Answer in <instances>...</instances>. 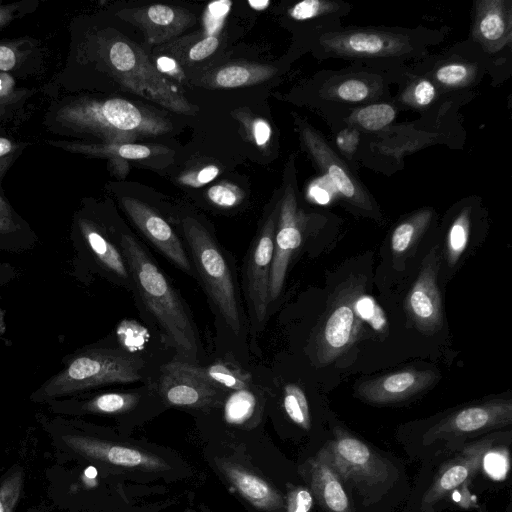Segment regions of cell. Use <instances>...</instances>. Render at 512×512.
<instances>
[{
  "label": "cell",
  "mask_w": 512,
  "mask_h": 512,
  "mask_svg": "<svg viewBox=\"0 0 512 512\" xmlns=\"http://www.w3.org/2000/svg\"><path fill=\"white\" fill-rule=\"evenodd\" d=\"M473 41L479 49L497 52L511 42V8L509 1H478L475 7Z\"/></svg>",
  "instance_id": "20"
},
{
  "label": "cell",
  "mask_w": 512,
  "mask_h": 512,
  "mask_svg": "<svg viewBox=\"0 0 512 512\" xmlns=\"http://www.w3.org/2000/svg\"><path fill=\"white\" fill-rule=\"evenodd\" d=\"M80 230L86 246L99 268L115 284L132 291V280L124 254L116 240L94 223L81 220Z\"/></svg>",
  "instance_id": "21"
},
{
  "label": "cell",
  "mask_w": 512,
  "mask_h": 512,
  "mask_svg": "<svg viewBox=\"0 0 512 512\" xmlns=\"http://www.w3.org/2000/svg\"><path fill=\"white\" fill-rule=\"evenodd\" d=\"M271 135V128L268 122L263 119H257L253 123V137L258 146L265 145Z\"/></svg>",
  "instance_id": "46"
},
{
  "label": "cell",
  "mask_w": 512,
  "mask_h": 512,
  "mask_svg": "<svg viewBox=\"0 0 512 512\" xmlns=\"http://www.w3.org/2000/svg\"><path fill=\"white\" fill-rule=\"evenodd\" d=\"M396 112V105L393 102H375L352 109L344 118V122L358 131L376 132L391 124Z\"/></svg>",
  "instance_id": "27"
},
{
  "label": "cell",
  "mask_w": 512,
  "mask_h": 512,
  "mask_svg": "<svg viewBox=\"0 0 512 512\" xmlns=\"http://www.w3.org/2000/svg\"><path fill=\"white\" fill-rule=\"evenodd\" d=\"M24 9V2L10 4L0 3V29L20 16Z\"/></svg>",
  "instance_id": "45"
},
{
  "label": "cell",
  "mask_w": 512,
  "mask_h": 512,
  "mask_svg": "<svg viewBox=\"0 0 512 512\" xmlns=\"http://www.w3.org/2000/svg\"><path fill=\"white\" fill-rule=\"evenodd\" d=\"M145 361L123 349H91L69 361L44 386L54 397L109 384H127L144 378Z\"/></svg>",
  "instance_id": "5"
},
{
  "label": "cell",
  "mask_w": 512,
  "mask_h": 512,
  "mask_svg": "<svg viewBox=\"0 0 512 512\" xmlns=\"http://www.w3.org/2000/svg\"><path fill=\"white\" fill-rule=\"evenodd\" d=\"M360 284L347 283L337 294L316 337V359L326 365L358 339L363 322L358 308Z\"/></svg>",
  "instance_id": "12"
},
{
  "label": "cell",
  "mask_w": 512,
  "mask_h": 512,
  "mask_svg": "<svg viewBox=\"0 0 512 512\" xmlns=\"http://www.w3.org/2000/svg\"><path fill=\"white\" fill-rule=\"evenodd\" d=\"M359 131L348 126L342 129L336 137V143L339 149L346 154H352L359 143Z\"/></svg>",
  "instance_id": "43"
},
{
  "label": "cell",
  "mask_w": 512,
  "mask_h": 512,
  "mask_svg": "<svg viewBox=\"0 0 512 512\" xmlns=\"http://www.w3.org/2000/svg\"><path fill=\"white\" fill-rule=\"evenodd\" d=\"M248 4L254 10L260 11V10L266 9L270 5V2L267 0H260V1L250 0V1H248Z\"/></svg>",
  "instance_id": "49"
},
{
  "label": "cell",
  "mask_w": 512,
  "mask_h": 512,
  "mask_svg": "<svg viewBox=\"0 0 512 512\" xmlns=\"http://www.w3.org/2000/svg\"><path fill=\"white\" fill-rule=\"evenodd\" d=\"M185 247L195 277L220 320L236 335L245 325L237 281L226 252L209 230L197 219L186 216L181 221Z\"/></svg>",
  "instance_id": "4"
},
{
  "label": "cell",
  "mask_w": 512,
  "mask_h": 512,
  "mask_svg": "<svg viewBox=\"0 0 512 512\" xmlns=\"http://www.w3.org/2000/svg\"><path fill=\"white\" fill-rule=\"evenodd\" d=\"M219 40L214 35H209L197 42L189 51V58L199 61L210 56L217 49Z\"/></svg>",
  "instance_id": "41"
},
{
  "label": "cell",
  "mask_w": 512,
  "mask_h": 512,
  "mask_svg": "<svg viewBox=\"0 0 512 512\" xmlns=\"http://www.w3.org/2000/svg\"><path fill=\"white\" fill-rule=\"evenodd\" d=\"M307 217L298 207L294 186L289 183L279 203L274 255L269 277V299L275 301L284 286L290 260L300 247Z\"/></svg>",
  "instance_id": "13"
},
{
  "label": "cell",
  "mask_w": 512,
  "mask_h": 512,
  "mask_svg": "<svg viewBox=\"0 0 512 512\" xmlns=\"http://www.w3.org/2000/svg\"><path fill=\"white\" fill-rule=\"evenodd\" d=\"M15 229V225L12 220H6L0 218V232H9Z\"/></svg>",
  "instance_id": "50"
},
{
  "label": "cell",
  "mask_w": 512,
  "mask_h": 512,
  "mask_svg": "<svg viewBox=\"0 0 512 512\" xmlns=\"http://www.w3.org/2000/svg\"><path fill=\"white\" fill-rule=\"evenodd\" d=\"M231 6L229 1L211 3L206 12V26L208 29L218 28Z\"/></svg>",
  "instance_id": "42"
},
{
  "label": "cell",
  "mask_w": 512,
  "mask_h": 512,
  "mask_svg": "<svg viewBox=\"0 0 512 512\" xmlns=\"http://www.w3.org/2000/svg\"><path fill=\"white\" fill-rule=\"evenodd\" d=\"M152 39H166L179 33L188 23L187 15L167 5L155 4L147 7L136 16Z\"/></svg>",
  "instance_id": "25"
},
{
  "label": "cell",
  "mask_w": 512,
  "mask_h": 512,
  "mask_svg": "<svg viewBox=\"0 0 512 512\" xmlns=\"http://www.w3.org/2000/svg\"><path fill=\"white\" fill-rule=\"evenodd\" d=\"M122 205L137 229L162 256L182 272L195 277L184 242L162 216L135 198L123 197Z\"/></svg>",
  "instance_id": "14"
},
{
  "label": "cell",
  "mask_w": 512,
  "mask_h": 512,
  "mask_svg": "<svg viewBox=\"0 0 512 512\" xmlns=\"http://www.w3.org/2000/svg\"><path fill=\"white\" fill-rule=\"evenodd\" d=\"M492 440L484 439L467 446L457 457L446 464L422 499V506H432L449 492L472 478L479 470Z\"/></svg>",
  "instance_id": "19"
},
{
  "label": "cell",
  "mask_w": 512,
  "mask_h": 512,
  "mask_svg": "<svg viewBox=\"0 0 512 512\" xmlns=\"http://www.w3.org/2000/svg\"><path fill=\"white\" fill-rule=\"evenodd\" d=\"M208 198L215 205L222 208H231L243 199L242 191L231 184H217L208 189Z\"/></svg>",
  "instance_id": "37"
},
{
  "label": "cell",
  "mask_w": 512,
  "mask_h": 512,
  "mask_svg": "<svg viewBox=\"0 0 512 512\" xmlns=\"http://www.w3.org/2000/svg\"><path fill=\"white\" fill-rule=\"evenodd\" d=\"M63 441L69 448L85 458L114 466L147 471L171 469V466L159 456L134 447L79 435H66L63 437Z\"/></svg>",
  "instance_id": "17"
},
{
  "label": "cell",
  "mask_w": 512,
  "mask_h": 512,
  "mask_svg": "<svg viewBox=\"0 0 512 512\" xmlns=\"http://www.w3.org/2000/svg\"><path fill=\"white\" fill-rule=\"evenodd\" d=\"M438 379L433 370L405 369L389 373L359 385L360 398L372 404L399 402L416 395Z\"/></svg>",
  "instance_id": "18"
},
{
  "label": "cell",
  "mask_w": 512,
  "mask_h": 512,
  "mask_svg": "<svg viewBox=\"0 0 512 512\" xmlns=\"http://www.w3.org/2000/svg\"><path fill=\"white\" fill-rule=\"evenodd\" d=\"M185 512H193L191 509H187Z\"/></svg>",
  "instance_id": "51"
},
{
  "label": "cell",
  "mask_w": 512,
  "mask_h": 512,
  "mask_svg": "<svg viewBox=\"0 0 512 512\" xmlns=\"http://www.w3.org/2000/svg\"><path fill=\"white\" fill-rule=\"evenodd\" d=\"M108 59L116 77L125 87L173 112L196 113L197 108L179 93L138 47L116 41L110 46Z\"/></svg>",
  "instance_id": "6"
},
{
  "label": "cell",
  "mask_w": 512,
  "mask_h": 512,
  "mask_svg": "<svg viewBox=\"0 0 512 512\" xmlns=\"http://www.w3.org/2000/svg\"><path fill=\"white\" fill-rule=\"evenodd\" d=\"M275 74L270 66L256 64L229 65L216 71L213 85L220 88H237L265 81Z\"/></svg>",
  "instance_id": "29"
},
{
  "label": "cell",
  "mask_w": 512,
  "mask_h": 512,
  "mask_svg": "<svg viewBox=\"0 0 512 512\" xmlns=\"http://www.w3.org/2000/svg\"><path fill=\"white\" fill-rule=\"evenodd\" d=\"M203 368L206 375L226 392L243 390L249 385L248 377L230 364L217 362Z\"/></svg>",
  "instance_id": "34"
},
{
  "label": "cell",
  "mask_w": 512,
  "mask_h": 512,
  "mask_svg": "<svg viewBox=\"0 0 512 512\" xmlns=\"http://www.w3.org/2000/svg\"><path fill=\"white\" fill-rule=\"evenodd\" d=\"M279 205L270 213L247 250L242 268V288L251 331L264 326L270 304L269 277L274 255V239Z\"/></svg>",
  "instance_id": "7"
},
{
  "label": "cell",
  "mask_w": 512,
  "mask_h": 512,
  "mask_svg": "<svg viewBox=\"0 0 512 512\" xmlns=\"http://www.w3.org/2000/svg\"><path fill=\"white\" fill-rule=\"evenodd\" d=\"M334 436L322 450L342 482L372 488L387 480V464L369 446L339 427Z\"/></svg>",
  "instance_id": "11"
},
{
  "label": "cell",
  "mask_w": 512,
  "mask_h": 512,
  "mask_svg": "<svg viewBox=\"0 0 512 512\" xmlns=\"http://www.w3.org/2000/svg\"><path fill=\"white\" fill-rule=\"evenodd\" d=\"M512 422L511 399H493L456 411L431 427L425 440L458 437L507 426Z\"/></svg>",
  "instance_id": "16"
},
{
  "label": "cell",
  "mask_w": 512,
  "mask_h": 512,
  "mask_svg": "<svg viewBox=\"0 0 512 512\" xmlns=\"http://www.w3.org/2000/svg\"><path fill=\"white\" fill-rule=\"evenodd\" d=\"M23 53L16 42H0V73L8 72L17 67Z\"/></svg>",
  "instance_id": "39"
},
{
  "label": "cell",
  "mask_w": 512,
  "mask_h": 512,
  "mask_svg": "<svg viewBox=\"0 0 512 512\" xmlns=\"http://www.w3.org/2000/svg\"><path fill=\"white\" fill-rule=\"evenodd\" d=\"M216 465L239 494L255 508L268 512L284 508L283 496L265 479L229 460L217 459Z\"/></svg>",
  "instance_id": "23"
},
{
  "label": "cell",
  "mask_w": 512,
  "mask_h": 512,
  "mask_svg": "<svg viewBox=\"0 0 512 512\" xmlns=\"http://www.w3.org/2000/svg\"><path fill=\"white\" fill-rule=\"evenodd\" d=\"M446 56V55H444ZM480 63L467 56L450 54L437 60L431 70L419 73L430 79L438 91L468 88L480 80Z\"/></svg>",
  "instance_id": "24"
},
{
  "label": "cell",
  "mask_w": 512,
  "mask_h": 512,
  "mask_svg": "<svg viewBox=\"0 0 512 512\" xmlns=\"http://www.w3.org/2000/svg\"><path fill=\"white\" fill-rule=\"evenodd\" d=\"M283 406L288 417L299 427L309 430L311 427L309 406L304 391L296 384H287L284 388Z\"/></svg>",
  "instance_id": "33"
},
{
  "label": "cell",
  "mask_w": 512,
  "mask_h": 512,
  "mask_svg": "<svg viewBox=\"0 0 512 512\" xmlns=\"http://www.w3.org/2000/svg\"><path fill=\"white\" fill-rule=\"evenodd\" d=\"M472 206L466 205L461 208L451 223L446 241L447 262L454 266L468 244L471 227Z\"/></svg>",
  "instance_id": "31"
},
{
  "label": "cell",
  "mask_w": 512,
  "mask_h": 512,
  "mask_svg": "<svg viewBox=\"0 0 512 512\" xmlns=\"http://www.w3.org/2000/svg\"><path fill=\"white\" fill-rule=\"evenodd\" d=\"M314 498L305 486H290L287 491L284 512H310L313 507Z\"/></svg>",
  "instance_id": "38"
},
{
  "label": "cell",
  "mask_w": 512,
  "mask_h": 512,
  "mask_svg": "<svg viewBox=\"0 0 512 512\" xmlns=\"http://www.w3.org/2000/svg\"><path fill=\"white\" fill-rule=\"evenodd\" d=\"M219 174V168L214 165H208L199 170L197 173H189L181 177V182L192 186L200 187L211 182Z\"/></svg>",
  "instance_id": "40"
},
{
  "label": "cell",
  "mask_w": 512,
  "mask_h": 512,
  "mask_svg": "<svg viewBox=\"0 0 512 512\" xmlns=\"http://www.w3.org/2000/svg\"><path fill=\"white\" fill-rule=\"evenodd\" d=\"M56 121L72 132L119 145L171 129L165 118L121 98L74 100L57 110Z\"/></svg>",
  "instance_id": "3"
},
{
  "label": "cell",
  "mask_w": 512,
  "mask_h": 512,
  "mask_svg": "<svg viewBox=\"0 0 512 512\" xmlns=\"http://www.w3.org/2000/svg\"><path fill=\"white\" fill-rule=\"evenodd\" d=\"M157 69L161 73H167L173 75L174 77H180L181 70L177 66L176 62L166 56L159 57L157 59Z\"/></svg>",
  "instance_id": "47"
},
{
  "label": "cell",
  "mask_w": 512,
  "mask_h": 512,
  "mask_svg": "<svg viewBox=\"0 0 512 512\" xmlns=\"http://www.w3.org/2000/svg\"><path fill=\"white\" fill-rule=\"evenodd\" d=\"M253 398L246 391L239 390L227 401L225 418L229 423L241 424L250 415L253 409Z\"/></svg>",
  "instance_id": "36"
},
{
  "label": "cell",
  "mask_w": 512,
  "mask_h": 512,
  "mask_svg": "<svg viewBox=\"0 0 512 512\" xmlns=\"http://www.w3.org/2000/svg\"><path fill=\"white\" fill-rule=\"evenodd\" d=\"M430 208L420 209L401 221L393 230L390 247L395 256L406 254L418 241L432 221Z\"/></svg>",
  "instance_id": "28"
},
{
  "label": "cell",
  "mask_w": 512,
  "mask_h": 512,
  "mask_svg": "<svg viewBox=\"0 0 512 512\" xmlns=\"http://www.w3.org/2000/svg\"><path fill=\"white\" fill-rule=\"evenodd\" d=\"M156 387L165 404L185 408L213 407L226 393L202 366L179 359L160 368Z\"/></svg>",
  "instance_id": "10"
},
{
  "label": "cell",
  "mask_w": 512,
  "mask_h": 512,
  "mask_svg": "<svg viewBox=\"0 0 512 512\" xmlns=\"http://www.w3.org/2000/svg\"><path fill=\"white\" fill-rule=\"evenodd\" d=\"M442 39L440 31L425 28H343L337 23L316 30L315 47L324 59L401 70L405 61L426 56L428 48Z\"/></svg>",
  "instance_id": "2"
},
{
  "label": "cell",
  "mask_w": 512,
  "mask_h": 512,
  "mask_svg": "<svg viewBox=\"0 0 512 512\" xmlns=\"http://www.w3.org/2000/svg\"><path fill=\"white\" fill-rule=\"evenodd\" d=\"M129 267L132 294L142 314L164 342L180 356L196 363L199 352L197 329L190 310L147 248L129 231L115 236Z\"/></svg>",
  "instance_id": "1"
},
{
  "label": "cell",
  "mask_w": 512,
  "mask_h": 512,
  "mask_svg": "<svg viewBox=\"0 0 512 512\" xmlns=\"http://www.w3.org/2000/svg\"><path fill=\"white\" fill-rule=\"evenodd\" d=\"M402 70L354 65L343 71L324 72V78L318 88L319 99L324 108L332 106L361 107L375 102L387 101L390 74Z\"/></svg>",
  "instance_id": "9"
},
{
  "label": "cell",
  "mask_w": 512,
  "mask_h": 512,
  "mask_svg": "<svg viewBox=\"0 0 512 512\" xmlns=\"http://www.w3.org/2000/svg\"><path fill=\"white\" fill-rule=\"evenodd\" d=\"M141 397L140 391L106 392L85 402L83 409L98 414L124 413L135 408Z\"/></svg>",
  "instance_id": "30"
},
{
  "label": "cell",
  "mask_w": 512,
  "mask_h": 512,
  "mask_svg": "<svg viewBox=\"0 0 512 512\" xmlns=\"http://www.w3.org/2000/svg\"><path fill=\"white\" fill-rule=\"evenodd\" d=\"M296 123L305 150L344 201L362 213L378 216L377 204L347 162L309 123L299 118Z\"/></svg>",
  "instance_id": "8"
},
{
  "label": "cell",
  "mask_w": 512,
  "mask_h": 512,
  "mask_svg": "<svg viewBox=\"0 0 512 512\" xmlns=\"http://www.w3.org/2000/svg\"><path fill=\"white\" fill-rule=\"evenodd\" d=\"M11 208L9 204L0 196V218L12 220Z\"/></svg>",
  "instance_id": "48"
},
{
  "label": "cell",
  "mask_w": 512,
  "mask_h": 512,
  "mask_svg": "<svg viewBox=\"0 0 512 512\" xmlns=\"http://www.w3.org/2000/svg\"><path fill=\"white\" fill-rule=\"evenodd\" d=\"M439 263L440 252L435 246L423 259L418 278L405 299L409 319L425 334L437 332L443 323L441 295L436 281Z\"/></svg>",
  "instance_id": "15"
},
{
  "label": "cell",
  "mask_w": 512,
  "mask_h": 512,
  "mask_svg": "<svg viewBox=\"0 0 512 512\" xmlns=\"http://www.w3.org/2000/svg\"><path fill=\"white\" fill-rule=\"evenodd\" d=\"M17 150V143L8 138L0 137V179L15 158Z\"/></svg>",
  "instance_id": "44"
},
{
  "label": "cell",
  "mask_w": 512,
  "mask_h": 512,
  "mask_svg": "<svg viewBox=\"0 0 512 512\" xmlns=\"http://www.w3.org/2000/svg\"><path fill=\"white\" fill-rule=\"evenodd\" d=\"M23 485V472L17 469L0 484V512H13Z\"/></svg>",
  "instance_id": "35"
},
{
  "label": "cell",
  "mask_w": 512,
  "mask_h": 512,
  "mask_svg": "<svg viewBox=\"0 0 512 512\" xmlns=\"http://www.w3.org/2000/svg\"><path fill=\"white\" fill-rule=\"evenodd\" d=\"M311 493L328 512H354L343 482L321 449L305 463Z\"/></svg>",
  "instance_id": "22"
},
{
  "label": "cell",
  "mask_w": 512,
  "mask_h": 512,
  "mask_svg": "<svg viewBox=\"0 0 512 512\" xmlns=\"http://www.w3.org/2000/svg\"><path fill=\"white\" fill-rule=\"evenodd\" d=\"M437 95L438 89L430 79L421 74L412 75L410 82L400 92L398 103L424 109L435 101Z\"/></svg>",
  "instance_id": "32"
},
{
  "label": "cell",
  "mask_w": 512,
  "mask_h": 512,
  "mask_svg": "<svg viewBox=\"0 0 512 512\" xmlns=\"http://www.w3.org/2000/svg\"><path fill=\"white\" fill-rule=\"evenodd\" d=\"M351 10V6L344 2L327 0H304L288 9V15L295 21H317L318 29L340 23L343 17Z\"/></svg>",
  "instance_id": "26"
}]
</instances>
